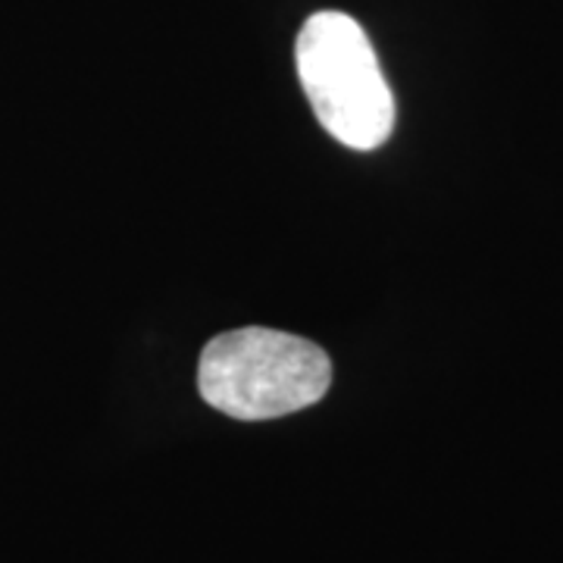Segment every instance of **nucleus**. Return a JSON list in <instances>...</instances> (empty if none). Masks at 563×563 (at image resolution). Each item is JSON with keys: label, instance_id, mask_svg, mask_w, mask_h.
I'll return each mask as SVG.
<instances>
[{"label": "nucleus", "instance_id": "f257e3e1", "mask_svg": "<svg viewBox=\"0 0 563 563\" xmlns=\"http://www.w3.org/2000/svg\"><path fill=\"white\" fill-rule=\"evenodd\" d=\"M332 361L320 344L279 329H232L203 347L201 398L232 420H276L322 401Z\"/></svg>", "mask_w": 563, "mask_h": 563}, {"label": "nucleus", "instance_id": "f03ea898", "mask_svg": "<svg viewBox=\"0 0 563 563\" xmlns=\"http://www.w3.org/2000/svg\"><path fill=\"white\" fill-rule=\"evenodd\" d=\"M295 57L322 129L351 151L383 147L395 129V98L361 25L322 10L303 22Z\"/></svg>", "mask_w": 563, "mask_h": 563}]
</instances>
